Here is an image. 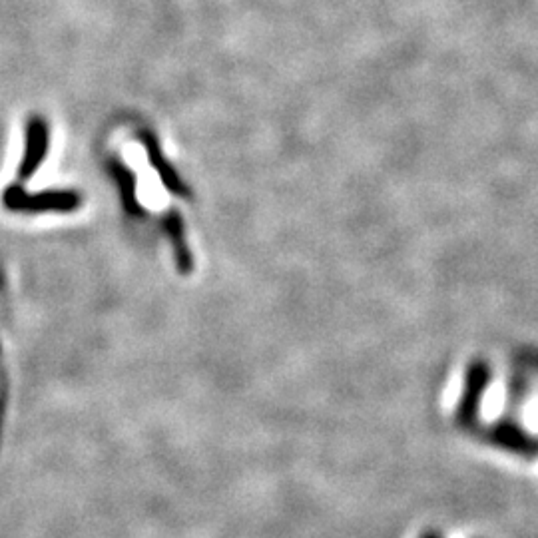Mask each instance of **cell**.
I'll return each mask as SVG.
<instances>
[{
  "label": "cell",
  "instance_id": "cell-1",
  "mask_svg": "<svg viewBox=\"0 0 538 538\" xmlns=\"http://www.w3.org/2000/svg\"><path fill=\"white\" fill-rule=\"evenodd\" d=\"M4 204L12 210L44 212V210H74L80 198L72 192H44L38 196H28L20 188H8L4 194Z\"/></svg>",
  "mask_w": 538,
  "mask_h": 538
},
{
  "label": "cell",
  "instance_id": "cell-2",
  "mask_svg": "<svg viewBox=\"0 0 538 538\" xmlns=\"http://www.w3.org/2000/svg\"><path fill=\"white\" fill-rule=\"evenodd\" d=\"M489 381H491V369L487 363L477 361L469 365V371L465 377V389L461 395V403L457 407V419L461 423H471L477 417L483 395L489 389Z\"/></svg>",
  "mask_w": 538,
  "mask_h": 538
},
{
  "label": "cell",
  "instance_id": "cell-4",
  "mask_svg": "<svg viewBox=\"0 0 538 538\" xmlns=\"http://www.w3.org/2000/svg\"><path fill=\"white\" fill-rule=\"evenodd\" d=\"M140 138H142L144 148H146V152H148V160H150V164L156 168V172L160 174L162 182H164L174 194L184 196V194H186V188H184L182 182L178 180V176H176L174 168L168 164V160H164V156H162V152H160V146H158V140H156L150 132H142Z\"/></svg>",
  "mask_w": 538,
  "mask_h": 538
},
{
  "label": "cell",
  "instance_id": "cell-3",
  "mask_svg": "<svg viewBox=\"0 0 538 538\" xmlns=\"http://www.w3.org/2000/svg\"><path fill=\"white\" fill-rule=\"evenodd\" d=\"M48 152V124L40 116H32L26 124V152L20 164V178L28 180L42 164Z\"/></svg>",
  "mask_w": 538,
  "mask_h": 538
},
{
  "label": "cell",
  "instance_id": "cell-5",
  "mask_svg": "<svg viewBox=\"0 0 538 538\" xmlns=\"http://www.w3.org/2000/svg\"><path fill=\"white\" fill-rule=\"evenodd\" d=\"M112 172H114V176L118 178V182H120V188H122V192H124V200H126V204L128 206H134V190H136V182H134V176H132V172L126 168V166H122L120 162H112Z\"/></svg>",
  "mask_w": 538,
  "mask_h": 538
}]
</instances>
